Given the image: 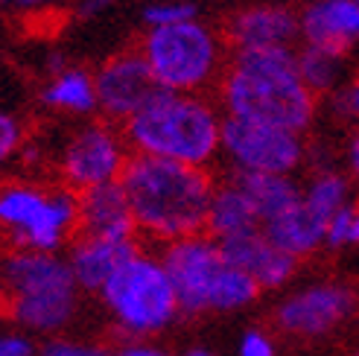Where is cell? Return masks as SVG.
<instances>
[{"label": "cell", "instance_id": "38", "mask_svg": "<svg viewBox=\"0 0 359 356\" xmlns=\"http://www.w3.org/2000/svg\"><path fill=\"white\" fill-rule=\"evenodd\" d=\"M4 298H6V283H4V269H0V307H4Z\"/></svg>", "mask_w": 359, "mask_h": 356}, {"label": "cell", "instance_id": "16", "mask_svg": "<svg viewBox=\"0 0 359 356\" xmlns=\"http://www.w3.org/2000/svg\"><path fill=\"white\" fill-rule=\"evenodd\" d=\"M301 32V18L283 6H251L228 18L225 41L231 50L255 47H290Z\"/></svg>", "mask_w": 359, "mask_h": 356}, {"label": "cell", "instance_id": "3", "mask_svg": "<svg viewBox=\"0 0 359 356\" xmlns=\"http://www.w3.org/2000/svg\"><path fill=\"white\" fill-rule=\"evenodd\" d=\"M222 109L205 94L161 91L123 126L135 155L210 170L222 155Z\"/></svg>", "mask_w": 359, "mask_h": 356}, {"label": "cell", "instance_id": "2", "mask_svg": "<svg viewBox=\"0 0 359 356\" xmlns=\"http://www.w3.org/2000/svg\"><path fill=\"white\" fill-rule=\"evenodd\" d=\"M225 117L304 132L316 114V94L298 74L292 47L231 50L228 70L217 88Z\"/></svg>", "mask_w": 359, "mask_h": 356}, {"label": "cell", "instance_id": "10", "mask_svg": "<svg viewBox=\"0 0 359 356\" xmlns=\"http://www.w3.org/2000/svg\"><path fill=\"white\" fill-rule=\"evenodd\" d=\"M158 252L175 287L182 315L210 313L213 289H217L219 272L228 263L219 248V240H213L210 234H196V237H184V240L161 245Z\"/></svg>", "mask_w": 359, "mask_h": 356}, {"label": "cell", "instance_id": "20", "mask_svg": "<svg viewBox=\"0 0 359 356\" xmlns=\"http://www.w3.org/2000/svg\"><path fill=\"white\" fill-rule=\"evenodd\" d=\"M263 222L257 217L255 205L248 202V196L231 182L228 175H222L217 182V193H213L210 213H208V234L213 240H228L260 231Z\"/></svg>", "mask_w": 359, "mask_h": 356}, {"label": "cell", "instance_id": "5", "mask_svg": "<svg viewBox=\"0 0 359 356\" xmlns=\"http://www.w3.org/2000/svg\"><path fill=\"white\" fill-rule=\"evenodd\" d=\"M79 237V193L62 182H0V240L9 252L62 254Z\"/></svg>", "mask_w": 359, "mask_h": 356}, {"label": "cell", "instance_id": "32", "mask_svg": "<svg viewBox=\"0 0 359 356\" xmlns=\"http://www.w3.org/2000/svg\"><path fill=\"white\" fill-rule=\"evenodd\" d=\"M336 111H342L348 117H359V76L353 79V85L348 91H342L336 97Z\"/></svg>", "mask_w": 359, "mask_h": 356}, {"label": "cell", "instance_id": "18", "mask_svg": "<svg viewBox=\"0 0 359 356\" xmlns=\"http://www.w3.org/2000/svg\"><path fill=\"white\" fill-rule=\"evenodd\" d=\"M41 109L53 114H65V117H79L88 120L100 114V100H97V82L94 74L85 67L67 64L56 74H50L47 82L39 91Z\"/></svg>", "mask_w": 359, "mask_h": 356}, {"label": "cell", "instance_id": "28", "mask_svg": "<svg viewBox=\"0 0 359 356\" xmlns=\"http://www.w3.org/2000/svg\"><path fill=\"white\" fill-rule=\"evenodd\" d=\"M111 356H172L167 348H161L155 345L152 339H123Z\"/></svg>", "mask_w": 359, "mask_h": 356}, {"label": "cell", "instance_id": "29", "mask_svg": "<svg viewBox=\"0 0 359 356\" xmlns=\"http://www.w3.org/2000/svg\"><path fill=\"white\" fill-rule=\"evenodd\" d=\"M240 356H275V345L263 330H248L240 342Z\"/></svg>", "mask_w": 359, "mask_h": 356}, {"label": "cell", "instance_id": "4", "mask_svg": "<svg viewBox=\"0 0 359 356\" xmlns=\"http://www.w3.org/2000/svg\"><path fill=\"white\" fill-rule=\"evenodd\" d=\"M0 269L6 283L0 313H6L9 322L39 336H59L74 324L82 289L70 272L67 254L6 252Z\"/></svg>", "mask_w": 359, "mask_h": 356}, {"label": "cell", "instance_id": "33", "mask_svg": "<svg viewBox=\"0 0 359 356\" xmlns=\"http://www.w3.org/2000/svg\"><path fill=\"white\" fill-rule=\"evenodd\" d=\"M114 6V0H82L79 4V15L82 18H97L102 12H109Z\"/></svg>", "mask_w": 359, "mask_h": 356}, {"label": "cell", "instance_id": "22", "mask_svg": "<svg viewBox=\"0 0 359 356\" xmlns=\"http://www.w3.org/2000/svg\"><path fill=\"white\" fill-rule=\"evenodd\" d=\"M257 295H260V283L248 272L237 269L234 263H225V269L219 272V280H217V289H213V298H210V313L240 310L251 304Z\"/></svg>", "mask_w": 359, "mask_h": 356}, {"label": "cell", "instance_id": "7", "mask_svg": "<svg viewBox=\"0 0 359 356\" xmlns=\"http://www.w3.org/2000/svg\"><path fill=\"white\" fill-rule=\"evenodd\" d=\"M97 298L123 339H152L182 315L161 252L149 245H140Z\"/></svg>", "mask_w": 359, "mask_h": 356}, {"label": "cell", "instance_id": "19", "mask_svg": "<svg viewBox=\"0 0 359 356\" xmlns=\"http://www.w3.org/2000/svg\"><path fill=\"white\" fill-rule=\"evenodd\" d=\"M231 182H234L245 196L248 202L255 205L260 222H272L280 213L292 210L295 205L304 202L301 187L292 182L290 175H275V172H240V170H228L225 172Z\"/></svg>", "mask_w": 359, "mask_h": 356}, {"label": "cell", "instance_id": "37", "mask_svg": "<svg viewBox=\"0 0 359 356\" xmlns=\"http://www.w3.org/2000/svg\"><path fill=\"white\" fill-rule=\"evenodd\" d=\"M351 242H359V217L353 219V228H351V237H348Z\"/></svg>", "mask_w": 359, "mask_h": 356}, {"label": "cell", "instance_id": "11", "mask_svg": "<svg viewBox=\"0 0 359 356\" xmlns=\"http://www.w3.org/2000/svg\"><path fill=\"white\" fill-rule=\"evenodd\" d=\"M94 82H97V100H100L102 120H111L117 126H126L161 91L147 59H143V53L137 47L120 50L105 59L94 70Z\"/></svg>", "mask_w": 359, "mask_h": 356}, {"label": "cell", "instance_id": "30", "mask_svg": "<svg viewBox=\"0 0 359 356\" xmlns=\"http://www.w3.org/2000/svg\"><path fill=\"white\" fill-rule=\"evenodd\" d=\"M353 219H356V210H351V207L339 210L336 217H333V222H330V228H327V242H330V245L348 242L351 228H353Z\"/></svg>", "mask_w": 359, "mask_h": 356}, {"label": "cell", "instance_id": "15", "mask_svg": "<svg viewBox=\"0 0 359 356\" xmlns=\"http://www.w3.org/2000/svg\"><path fill=\"white\" fill-rule=\"evenodd\" d=\"M219 248L228 263H234L237 269L248 272L260 283V289H275L280 283H286L298 266V257L280 252V248L263 234V228L251 231V234L219 240Z\"/></svg>", "mask_w": 359, "mask_h": 356}, {"label": "cell", "instance_id": "9", "mask_svg": "<svg viewBox=\"0 0 359 356\" xmlns=\"http://www.w3.org/2000/svg\"><path fill=\"white\" fill-rule=\"evenodd\" d=\"M222 158L228 170L290 175L304 158V140L298 132H290V129L251 123L240 117H225Z\"/></svg>", "mask_w": 359, "mask_h": 356}, {"label": "cell", "instance_id": "21", "mask_svg": "<svg viewBox=\"0 0 359 356\" xmlns=\"http://www.w3.org/2000/svg\"><path fill=\"white\" fill-rule=\"evenodd\" d=\"M263 234L272 240L280 252L292 254V257H307L310 252H316V245L321 240H327V225L307 207V202H301L292 210L275 217L272 222H266Z\"/></svg>", "mask_w": 359, "mask_h": 356}, {"label": "cell", "instance_id": "26", "mask_svg": "<svg viewBox=\"0 0 359 356\" xmlns=\"http://www.w3.org/2000/svg\"><path fill=\"white\" fill-rule=\"evenodd\" d=\"M196 18V6L190 0H155L143 9V24L147 29L152 27H172L182 21H193Z\"/></svg>", "mask_w": 359, "mask_h": 356}, {"label": "cell", "instance_id": "34", "mask_svg": "<svg viewBox=\"0 0 359 356\" xmlns=\"http://www.w3.org/2000/svg\"><path fill=\"white\" fill-rule=\"evenodd\" d=\"M53 4H56V0H12V6L21 9V12H44Z\"/></svg>", "mask_w": 359, "mask_h": 356}, {"label": "cell", "instance_id": "27", "mask_svg": "<svg viewBox=\"0 0 359 356\" xmlns=\"http://www.w3.org/2000/svg\"><path fill=\"white\" fill-rule=\"evenodd\" d=\"M39 353L41 356H111V350H105L102 345L65 339V336H53V339H47Z\"/></svg>", "mask_w": 359, "mask_h": 356}, {"label": "cell", "instance_id": "24", "mask_svg": "<svg viewBox=\"0 0 359 356\" xmlns=\"http://www.w3.org/2000/svg\"><path fill=\"white\" fill-rule=\"evenodd\" d=\"M298 74L304 79V85L310 88L313 94H325L333 88L336 74H339V59L330 53L318 50V47H304L298 53Z\"/></svg>", "mask_w": 359, "mask_h": 356}, {"label": "cell", "instance_id": "39", "mask_svg": "<svg viewBox=\"0 0 359 356\" xmlns=\"http://www.w3.org/2000/svg\"><path fill=\"white\" fill-rule=\"evenodd\" d=\"M190 4H193V0H190Z\"/></svg>", "mask_w": 359, "mask_h": 356}, {"label": "cell", "instance_id": "35", "mask_svg": "<svg viewBox=\"0 0 359 356\" xmlns=\"http://www.w3.org/2000/svg\"><path fill=\"white\" fill-rule=\"evenodd\" d=\"M351 167H353V172H356V178H359V132H356L353 140H351Z\"/></svg>", "mask_w": 359, "mask_h": 356}, {"label": "cell", "instance_id": "8", "mask_svg": "<svg viewBox=\"0 0 359 356\" xmlns=\"http://www.w3.org/2000/svg\"><path fill=\"white\" fill-rule=\"evenodd\" d=\"M132 155L135 152L123 135V126L111 120H85L59 140L50 161L56 170V182L82 193L120 182Z\"/></svg>", "mask_w": 359, "mask_h": 356}, {"label": "cell", "instance_id": "6", "mask_svg": "<svg viewBox=\"0 0 359 356\" xmlns=\"http://www.w3.org/2000/svg\"><path fill=\"white\" fill-rule=\"evenodd\" d=\"M137 50L147 59L158 88L178 94H205L219 88L231 62L225 35L196 18L147 29Z\"/></svg>", "mask_w": 359, "mask_h": 356}, {"label": "cell", "instance_id": "1", "mask_svg": "<svg viewBox=\"0 0 359 356\" xmlns=\"http://www.w3.org/2000/svg\"><path fill=\"white\" fill-rule=\"evenodd\" d=\"M217 182L219 178L210 170L149 155H132L120 178L137 222V237L158 248L184 237L208 234V213Z\"/></svg>", "mask_w": 359, "mask_h": 356}, {"label": "cell", "instance_id": "25", "mask_svg": "<svg viewBox=\"0 0 359 356\" xmlns=\"http://www.w3.org/2000/svg\"><path fill=\"white\" fill-rule=\"evenodd\" d=\"M27 126L21 117L12 114L9 109H0V170H6L12 161H18L27 146Z\"/></svg>", "mask_w": 359, "mask_h": 356}, {"label": "cell", "instance_id": "13", "mask_svg": "<svg viewBox=\"0 0 359 356\" xmlns=\"http://www.w3.org/2000/svg\"><path fill=\"white\" fill-rule=\"evenodd\" d=\"M79 237L129 242L137 237V222L120 182L79 193Z\"/></svg>", "mask_w": 359, "mask_h": 356}, {"label": "cell", "instance_id": "17", "mask_svg": "<svg viewBox=\"0 0 359 356\" xmlns=\"http://www.w3.org/2000/svg\"><path fill=\"white\" fill-rule=\"evenodd\" d=\"M140 248V240L117 242V240H97V237H76L67 248L70 272L76 278V287L88 295H100L120 266Z\"/></svg>", "mask_w": 359, "mask_h": 356}, {"label": "cell", "instance_id": "31", "mask_svg": "<svg viewBox=\"0 0 359 356\" xmlns=\"http://www.w3.org/2000/svg\"><path fill=\"white\" fill-rule=\"evenodd\" d=\"M0 356H35V345L24 333H0Z\"/></svg>", "mask_w": 359, "mask_h": 356}, {"label": "cell", "instance_id": "23", "mask_svg": "<svg viewBox=\"0 0 359 356\" xmlns=\"http://www.w3.org/2000/svg\"><path fill=\"white\" fill-rule=\"evenodd\" d=\"M304 202H307V207L330 228L333 217L342 210V202H345V178H339L333 172L318 175L307 187V193H304Z\"/></svg>", "mask_w": 359, "mask_h": 356}, {"label": "cell", "instance_id": "12", "mask_svg": "<svg viewBox=\"0 0 359 356\" xmlns=\"http://www.w3.org/2000/svg\"><path fill=\"white\" fill-rule=\"evenodd\" d=\"M353 310V295L342 287H313L286 298L275 313V324L292 336H318Z\"/></svg>", "mask_w": 359, "mask_h": 356}, {"label": "cell", "instance_id": "14", "mask_svg": "<svg viewBox=\"0 0 359 356\" xmlns=\"http://www.w3.org/2000/svg\"><path fill=\"white\" fill-rule=\"evenodd\" d=\"M301 35L310 47L342 59L359 39V0H316L301 15Z\"/></svg>", "mask_w": 359, "mask_h": 356}, {"label": "cell", "instance_id": "36", "mask_svg": "<svg viewBox=\"0 0 359 356\" xmlns=\"http://www.w3.org/2000/svg\"><path fill=\"white\" fill-rule=\"evenodd\" d=\"M184 356H217V353H210V350H205V348H190Z\"/></svg>", "mask_w": 359, "mask_h": 356}]
</instances>
